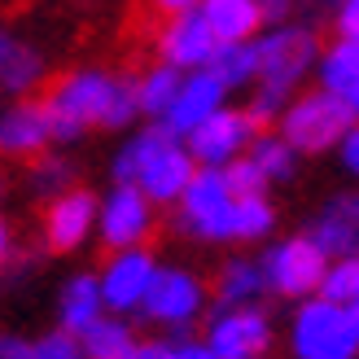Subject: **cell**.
Listing matches in <instances>:
<instances>
[{"label": "cell", "mask_w": 359, "mask_h": 359, "mask_svg": "<svg viewBox=\"0 0 359 359\" xmlns=\"http://www.w3.org/2000/svg\"><path fill=\"white\" fill-rule=\"evenodd\" d=\"M48 110H62L70 118H79L88 132H132V123L140 118L136 105V75L123 70H105V66H75L57 75L44 97Z\"/></svg>", "instance_id": "obj_1"}, {"label": "cell", "mask_w": 359, "mask_h": 359, "mask_svg": "<svg viewBox=\"0 0 359 359\" xmlns=\"http://www.w3.org/2000/svg\"><path fill=\"white\" fill-rule=\"evenodd\" d=\"M259 79L255 88H267L285 101L298 97V88L307 75H316V62H320V35L311 22H272L259 31Z\"/></svg>", "instance_id": "obj_2"}, {"label": "cell", "mask_w": 359, "mask_h": 359, "mask_svg": "<svg viewBox=\"0 0 359 359\" xmlns=\"http://www.w3.org/2000/svg\"><path fill=\"white\" fill-rule=\"evenodd\" d=\"M290 359H359L351 307L329 298H302L290 311Z\"/></svg>", "instance_id": "obj_3"}, {"label": "cell", "mask_w": 359, "mask_h": 359, "mask_svg": "<svg viewBox=\"0 0 359 359\" xmlns=\"http://www.w3.org/2000/svg\"><path fill=\"white\" fill-rule=\"evenodd\" d=\"M355 123L351 105L329 97L325 88H311V93H298L280 114V136L290 140V149L298 158H320L333 154L337 140L346 136V128Z\"/></svg>", "instance_id": "obj_4"}, {"label": "cell", "mask_w": 359, "mask_h": 359, "mask_svg": "<svg viewBox=\"0 0 359 359\" xmlns=\"http://www.w3.org/2000/svg\"><path fill=\"white\" fill-rule=\"evenodd\" d=\"M206 311H210V285L193 267H158L136 316L171 337H189V329L197 320H206Z\"/></svg>", "instance_id": "obj_5"}, {"label": "cell", "mask_w": 359, "mask_h": 359, "mask_svg": "<svg viewBox=\"0 0 359 359\" xmlns=\"http://www.w3.org/2000/svg\"><path fill=\"white\" fill-rule=\"evenodd\" d=\"M263 267L267 294L285 298V302H302L320 294V280H325L329 255L320 250L307 232H294V237H272L263 245V255H255Z\"/></svg>", "instance_id": "obj_6"}, {"label": "cell", "mask_w": 359, "mask_h": 359, "mask_svg": "<svg viewBox=\"0 0 359 359\" xmlns=\"http://www.w3.org/2000/svg\"><path fill=\"white\" fill-rule=\"evenodd\" d=\"M232 206H237V197L228 193L224 171L219 167H197L184 197L175 202L171 228L180 237H193L202 245H224V241H232Z\"/></svg>", "instance_id": "obj_7"}, {"label": "cell", "mask_w": 359, "mask_h": 359, "mask_svg": "<svg viewBox=\"0 0 359 359\" xmlns=\"http://www.w3.org/2000/svg\"><path fill=\"white\" fill-rule=\"evenodd\" d=\"M154 232H158V206L136 184H110V193L97 206V241L105 255L149 245Z\"/></svg>", "instance_id": "obj_8"}, {"label": "cell", "mask_w": 359, "mask_h": 359, "mask_svg": "<svg viewBox=\"0 0 359 359\" xmlns=\"http://www.w3.org/2000/svg\"><path fill=\"white\" fill-rule=\"evenodd\" d=\"M202 342L219 359H259L276 342V320L263 307H210Z\"/></svg>", "instance_id": "obj_9"}, {"label": "cell", "mask_w": 359, "mask_h": 359, "mask_svg": "<svg viewBox=\"0 0 359 359\" xmlns=\"http://www.w3.org/2000/svg\"><path fill=\"white\" fill-rule=\"evenodd\" d=\"M97 206L101 197L93 189H66L57 193L53 202H44V215H40V232H44V250L48 255H75L88 241L97 237Z\"/></svg>", "instance_id": "obj_10"}, {"label": "cell", "mask_w": 359, "mask_h": 359, "mask_svg": "<svg viewBox=\"0 0 359 359\" xmlns=\"http://www.w3.org/2000/svg\"><path fill=\"white\" fill-rule=\"evenodd\" d=\"M158 255L149 245H136V250H118L101 263L97 272V285H101V302L110 316H136L140 302H145L149 285L158 276Z\"/></svg>", "instance_id": "obj_11"}, {"label": "cell", "mask_w": 359, "mask_h": 359, "mask_svg": "<svg viewBox=\"0 0 359 359\" xmlns=\"http://www.w3.org/2000/svg\"><path fill=\"white\" fill-rule=\"evenodd\" d=\"M255 136H259V128L250 123V114L237 110V105H224V110H215L206 123H197L184 136V149L193 154L197 167H228L232 158H241L250 149Z\"/></svg>", "instance_id": "obj_12"}, {"label": "cell", "mask_w": 359, "mask_h": 359, "mask_svg": "<svg viewBox=\"0 0 359 359\" xmlns=\"http://www.w3.org/2000/svg\"><path fill=\"white\" fill-rule=\"evenodd\" d=\"M307 237L325 250L329 259L359 255V189H337L311 210Z\"/></svg>", "instance_id": "obj_13"}, {"label": "cell", "mask_w": 359, "mask_h": 359, "mask_svg": "<svg viewBox=\"0 0 359 359\" xmlns=\"http://www.w3.org/2000/svg\"><path fill=\"white\" fill-rule=\"evenodd\" d=\"M154 44H158V62H167V66L180 70V75H189V70H202L210 62V53H215L219 40L210 35L206 18L197 13V9H189V13L167 18V22L158 27Z\"/></svg>", "instance_id": "obj_14"}, {"label": "cell", "mask_w": 359, "mask_h": 359, "mask_svg": "<svg viewBox=\"0 0 359 359\" xmlns=\"http://www.w3.org/2000/svg\"><path fill=\"white\" fill-rule=\"evenodd\" d=\"M224 105H228V88L215 79L210 70H189V75L180 79V93L171 101V110L158 118V128L175 140H184L197 123H206L215 110H224Z\"/></svg>", "instance_id": "obj_15"}, {"label": "cell", "mask_w": 359, "mask_h": 359, "mask_svg": "<svg viewBox=\"0 0 359 359\" xmlns=\"http://www.w3.org/2000/svg\"><path fill=\"white\" fill-rule=\"evenodd\" d=\"M53 145L48 136V114L44 101L35 97H18L13 105L0 110V158H13V163H31Z\"/></svg>", "instance_id": "obj_16"}, {"label": "cell", "mask_w": 359, "mask_h": 359, "mask_svg": "<svg viewBox=\"0 0 359 359\" xmlns=\"http://www.w3.org/2000/svg\"><path fill=\"white\" fill-rule=\"evenodd\" d=\"M193 175H197V163H193V154L184 149V140L167 136L163 145H158V154L145 163V171L136 175V189L145 193L154 206H175L180 197H184Z\"/></svg>", "instance_id": "obj_17"}, {"label": "cell", "mask_w": 359, "mask_h": 359, "mask_svg": "<svg viewBox=\"0 0 359 359\" xmlns=\"http://www.w3.org/2000/svg\"><path fill=\"white\" fill-rule=\"evenodd\" d=\"M210 298H215V307H259L267 298V280H263L259 259H250V255L224 259L219 272H215Z\"/></svg>", "instance_id": "obj_18"}, {"label": "cell", "mask_w": 359, "mask_h": 359, "mask_svg": "<svg viewBox=\"0 0 359 359\" xmlns=\"http://www.w3.org/2000/svg\"><path fill=\"white\" fill-rule=\"evenodd\" d=\"M316 88H325L329 97L346 101L351 114L359 118V44L355 40H333L329 48H320Z\"/></svg>", "instance_id": "obj_19"}, {"label": "cell", "mask_w": 359, "mask_h": 359, "mask_svg": "<svg viewBox=\"0 0 359 359\" xmlns=\"http://www.w3.org/2000/svg\"><path fill=\"white\" fill-rule=\"evenodd\" d=\"M197 13L206 18L210 35L219 44H237V40H259V31L267 27L259 0H202Z\"/></svg>", "instance_id": "obj_20"}, {"label": "cell", "mask_w": 359, "mask_h": 359, "mask_svg": "<svg viewBox=\"0 0 359 359\" xmlns=\"http://www.w3.org/2000/svg\"><path fill=\"white\" fill-rule=\"evenodd\" d=\"M97 316H105L97 272H75V276H66L62 290H57V320H62L57 329H66V333L79 337Z\"/></svg>", "instance_id": "obj_21"}, {"label": "cell", "mask_w": 359, "mask_h": 359, "mask_svg": "<svg viewBox=\"0 0 359 359\" xmlns=\"http://www.w3.org/2000/svg\"><path fill=\"white\" fill-rule=\"evenodd\" d=\"M219 79L228 93H241V88H255L259 79V48L255 40H237V44H215L210 62L202 66Z\"/></svg>", "instance_id": "obj_22"}, {"label": "cell", "mask_w": 359, "mask_h": 359, "mask_svg": "<svg viewBox=\"0 0 359 359\" xmlns=\"http://www.w3.org/2000/svg\"><path fill=\"white\" fill-rule=\"evenodd\" d=\"M79 342H83L88 359H128L140 337L128 325V316H110V311H105V316H97L93 325L79 333Z\"/></svg>", "instance_id": "obj_23"}, {"label": "cell", "mask_w": 359, "mask_h": 359, "mask_svg": "<svg viewBox=\"0 0 359 359\" xmlns=\"http://www.w3.org/2000/svg\"><path fill=\"white\" fill-rule=\"evenodd\" d=\"M276 224H280V215L267 193L237 197V206H232V241L237 245H267L276 237Z\"/></svg>", "instance_id": "obj_24"}, {"label": "cell", "mask_w": 359, "mask_h": 359, "mask_svg": "<svg viewBox=\"0 0 359 359\" xmlns=\"http://www.w3.org/2000/svg\"><path fill=\"white\" fill-rule=\"evenodd\" d=\"M163 140H167V132L158 128V123L128 132V136H123V145L114 149V158H110V180H114V184H136V175L145 171V163L158 154Z\"/></svg>", "instance_id": "obj_25"}, {"label": "cell", "mask_w": 359, "mask_h": 359, "mask_svg": "<svg viewBox=\"0 0 359 359\" xmlns=\"http://www.w3.org/2000/svg\"><path fill=\"white\" fill-rule=\"evenodd\" d=\"M180 70L175 66H167V62H154L149 70H140L136 75V105H140V118H149V123H158L167 110H171V101H175V93H180Z\"/></svg>", "instance_id": "obj_26"}, {"label": "cell", "mask_w": 359, "mask_h": 359, "mask_svg": "<svg viewBox=\"0 0 359 359\" xmlns=\"http://www.w3.org/2000/svg\"><path fill=\"white\" fill-rule=\"evenodd\" d=\"M75 184H79V171L62 149H44L40 158L27 163V189H31V197H40V202H53L57 193L75 189Z\"/></svg>", "instance_id": "obj_27"}, {"label": "cell", "mask_w": 359, "mask_h": 359, "mask_svg": "<svg viewBox=\"0 0 359 359\" xmlns=\"http://www.w3.org/2000/svg\"><path fill=\"white\" fill-rule=\"evenodd\" d=\"M245 158L267 175V184H290V180L298 175V154L290 149V140H285L280 132H259L255 140H250Z\"/></svg>", "instance_id": "obj_28"}, {"label": "cell", "mask_w": 359, "mask_h": 359, "mask_svg": "<svg viewBox=\"0 0 359 359\" xmlns=\"http://www.w3.org/2000/svg\"><path fill=\"white\" fill-rule=\"evenodd\" d=\"M44 70H48L44 53L35 48V44H27V40H18L13 57H9V66H5V75H0V93H9L13 101H18V97H31L35 88L44 83Z\"/></svg>", "instance_id": "obj_29"}, {"label": "cell", "mask_w": 359, "mask_h": 359, "mask_svg": "<svg viewBox=\"0 0 359 359\" xmlns=\"http://www.w3.org/2000/svg\"><path fill=\"white\" fill-rule=\"evenodd\" d=\"M320 298L337 302V307H355L359 302V255L329 259L325 280H320Z\"/></svg>", "instance_id": "obj_30"}, {"label": "cell", "mask_w": 359, "mask_h": 359, "mask_svg": "<svg viewBox=\"0 0 359 359\" xmlns=\"http://www.w3.org/2000/svg\"><path fill=\"white\" fill-rule=\"evenodd\" d=\"M224 171V184H228V193L232 197H259V193H267L272 184H267V175L250 163V158L241 154V158H232L228 167H219Z\"/></svg>", "instance_id": "obj_31"}, {"label": "cell", "mask_w": 359, "mask_h": 359, "mask_svg": "<svg viewBox=\"0 0 359 359\" xmlns=\"http://www.w3.org/2000/svg\"><path fill=\"white\" fill-rule=\"evenodd\" d=\"M31 359H88L83 355V342L66 329H48L44 337L31 342Z\"/></svg>", "instance_id": "obj_32"}, {"label": "cell", "mask_w": 359, "mask_h": 359, "mask_svg": "<svg viewBox=\"0 0 359 359\" xmlns=\"http://www.w3.org/2000/svg\"><path fill=\"white\" fill-rule=\"evenodd\" d=\"M333 31H337V40H355L359 44V0H342V5L333 9Z\"/></svg>", "instance_id": "obj_33"}, {"label": "cell", "mask_w": 359, "mask_h": 359, "mask_svg": "<svg viewBox=\"0 0 359 359\" xmlns=\"http://www.w3.org/2000/svg\"><path fill=\"white\" fill-rule=\"evenodd\" d=\"M337 163H342V171L351 175V180H359V118L351 123V128H346V136L342 140H337Z\"/></svg>", "instance_id": "obj_34"}, {"label": "cell", "mask_w": 359, "mask_h": 359, "mask_svg": "<svg viewBox=\"0 0 359 359\" xmlns=\"http://www.w3.org/2000/svg\"><path fill=\"white\" fill-rule=\"evenodd\" d=\"M171 359H219L202 337H171Z\"/></svg>", "instance_id": "obj_35"}, {"label": "cell", "mask_w": 359, "mask_h": 359, "mask_svg": "<svg viewBox=\"0 0 359 359\" xmlns=\"http://www.w3.org/2000/svg\"><path fill=\"white\" fill-rule=\"evenodd\" d=\"M128 359H171V337H140Z\"/></svg>", "instance_id": "obj_36"}, {"label": "cell", "mask_w": 359, "mask_h": 359, "mask_svg": "<svg viewBox=\"0 0 359 359\" xmlns=\"http://www.w3.org/2000/svg\"><path fill=\"white\" fill-rule=\"evenodd\" d=\"M0 359H31V342L22 333H0Z\"/></svg>", "instance_id": "obj_37"}, {"label": "cell", "mask_w": 359, "mask_h": 359, "mask_svg": "<svg viewBox=\"0 0 359 359\" xmlns=\"http://www.w3.org/2000/svg\"><path fill=\"white\" fill-rule=\"evenodd\" d=\"M259 5H263L267 27H272V22H290L294 9H298V0H259Z\"/></svg>", "instance_id": "obj_38"}, {"label": "cell", "mask_w": 359, "mask_h": 359, "mask_svg": "<svg viewBox=\"0 0 359 359\" xmlns=\"http://www.w3.org/2000/svg\"><path fill=\"white\" fill-rule=\"evenodd\" d=\"M149 5L163 13V18H175V13H189V9H197L202 0H149Z\"/></svg>", "instance_id": "obj_39"}, {"label": "cell", "mask_w": 359, "mask_h": 359, "mask_svg": "<svg viewBox=\"0 0 359 359\" xmlns=\"http://www.w3.org/2000/svg\"><path fill=\"white\" fill-rule=\"evenodd\" d=\"M337 5H342V0H298V9L307 18H333Z\"/></svg>", "instance_id": "obj_40"}, {"label": "cell", "mask_w": 359, "mask_h": 359, "mask_svg": "<svg viewBox=\"0 0 359 359\" xmlns=\"http://www.w3.org/2000/svg\"><path fill=\"white\" fill-rule=\"evenodd\" d=\"M13 48H18V35L0 27V75H5V66H9V57H13Z\"/></svg>", "instance_id": "obj_41"}, {"label": "cell", "mask_w": 359, "mask_h": 359, "mask_svg": "<svg viewBox=\"0 0 359 359\" xmlns=\"http://www.w3.org/2000/svg\"><path fill=\"white\" fill-rule=\"evenodd\" d=\"M9 255H13V232H9V219L0 215V267L9 263Z\"/></svg>", "instance_id": "obj_42"}, {"label": "cell", "mask_w": 359, "mask_h": 359, "mask_svg": "<svg viewBox=\"0 0 359 359\" xmlns=\"http://www.w3.org/2000/svg\"><path fill=\"white\" fill-rule=\"evenodd\" d=\"M351 320H355V333H359V302H355V307H351Z\"/></svg>", "instance_id": "obj_43"}, {"label": "cell", "mask_w": 359, "mask_h": 359, "mask_svg": "<svg viewBox=\"0 0 359 359\" xmlns=\"http://www.w3.org/2000/svg\"><path fill=\"white\" fill-rule=\"evenodd\" d=\"M0 197H5V175H0Z\"/></svg>", "instance_id": "obj_44"}, {"label": "cell", "mask_w": 359, "mask_h": 359, "mask_svg": "<svg viewBox=\"0 0 359 359\" xmlns=\"http://www.w3.org/2000/svg\"><path fill=\"white\" fill-rule=\"evenodd\" d=\"M259 359H272V355H259Z\"/></svg>", "instance_id": "obj_45"}]
</instances>
